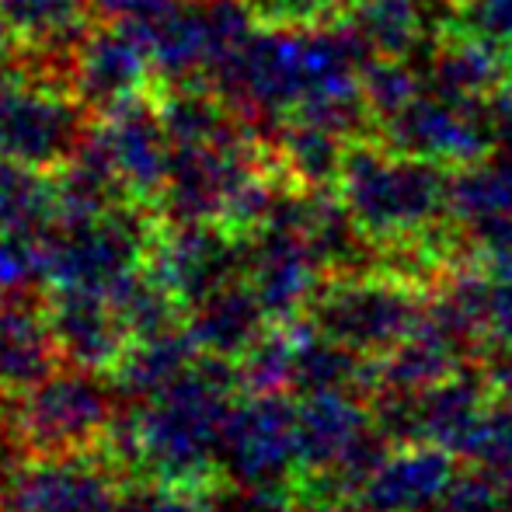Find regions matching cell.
<instances>
[{
    "label": "cell",
    "instance_id": "obj_1",
    "mask_svg": "<svg viewBox=\"0 0 512 512\" xmlns=\"http://www.w3.org/2000/svg\"><path fill=\"white\" fill-rule=\"evenodd\" d=\"M241 398L237 363L199 352V359L161 394L122 401L108 432V460L147 481L213 495L223 485V429Z\"/></svg>",
    "mask_w": 512,
    "mask_h": 512
},
{
    "label": "cell",
    "instance_id": "obj_2",
    "mask_svg": "<svg viewBox=\"0 0 512 512\" xmlns=\"http://www.w3.org/2000/svg\"><path fill=\"white\" fill-rule=\"evenodd\" d=\"M161 227L157 209L143 203L56 216L42 237V283L60 293H95L108 300L150 265Z\"/></svg>",
    "mask_w": 512,
    "mask_h": 512
},
{
    "label": "cell",
    "instance_id": "obj_3",
    "mask_svg": "<svg viewBox=\"0 0 512 512\" xmlns=\"http://www.w3.org/2000/svg\"><path fill=\"white\" fill-rule=\"evenodd\" d=\"M425 307L429 286L377 262L324 279L304 317L331 342L380 359L422 324Z\"/></svg>",
    "mask_w": 512,
    "mask_h": 512
},
{
    "label": "cell",
    "instance_id": "obj_4",
    "mask_svg": "<svg viewBox=\"0 0 512 512\" xmlns=\"http://www.w3.org/2000/svg\"><path fill=\"white\" fill-rule=\"evenodd\" d=\"M119 394L98 370L70 363L21 394H7L4 429L28 457H81L102 453L119 415Z\"/></svg>",
    "mask_w": 512,
    "mask_h": 512
},
{
    "label": "cell",
    "instance_id": "obj_5",
    "mask_svg": "<svg viewBox=\"0 0 512 512\" xmlns=\"http://www.w3.org/2000/svg\"><path fill=\"white\" fill-rule=\"evenodd\" d=\"M91 122L95 115L67 84L39 74L28 60L0 81V161L53 175L77 154Z\"/></svg>",
    "mask_w": 512,
    "mask_h": 512
},
{
    "label": "cell",
    "instance_id": "obj_6",
    "mask_svg": "<svg viewBox=\"0 0 512 512\" xmlns=\"http://www.w3.org/2000/svg\"><path fill=\"white\" fill-rule=\"evenodd\" d=\"M220 471L230 485H293L300 478L297 401L293 394H251L234 405L223 429Z\"/></svg>",
    "mask_w": 512,
    "mask_h": 512
},
{
    "label": "cell",
    "instance_id": "obj_7",
    "mask_svg": "<svg viewBox=\"0 0 512 512\" xmlns=\"http://www.w3.org/2000/svg\"><path fill=\"white\" fill-rule=\"evenodd\" d=\"M60 81L77 95L91 115H105L115 105L157 88L154 56L140 28L119 21H91L74 42L60 70Z\"/></svg>",
    "mask_w": 512,
    "mask_h": 512
},
{
    "label": "cell",
    "instance_id": "obj_8",
    "mask_svg": "<svg viewBox=\"0 0 512 512\" xmlns=\"http://www.w3.org/2000/svg\"><path fill=\"white\" fill-rule=\"evenodd\" d=\"M377 140L398 147L405 154L436 161L457 171L481 161L495 150L492 126H488V102H460L425 88L405 112L377 129Z\"/></svg>",
    "mask_w": 512,
    "mask_h": 512
},
{
    "label": "cell",
    "instance_id": "obj_9",
    "mask_svg": "<svg viewBox=\"0 0 512 512\" xmlns=\"http://www.w3.org/2000/svg\"><path fill=\"white\" fill-rule=\"evenodd\" d=\"M115 464L102 453L28 457L0 481V512H115Z\"/></svg>",
    "mask_w": 512,
    "mask_h": 512
},
{
    "label": "cell",
    "instance_id": "obj_10",
    "mask_svg": "<svg viewBox=\"0 0 512 512\" xmlns=\"http://www.w3.org/2000/svg\"><path fill=\"white\" fill-rule=\"evenodd\" d=\"M150 272L192 310L220 286L248 272V237L220 223H164L150 251Z\"/></svg>",
    "mask_w": 512,
    "mask_h": 512
},
{
    "label": "cell",
    "instance_id": "obj_11",
    "mask_svg": "<svg viewBox=\"0 0 512 512\" xmlns=\"http://www.w3.org/2000/svg\"><path fill=\"white\" fill-rule=\"evenodd\" d=\"M95 136L112 161L126 196L133 203L157 209L164 185H168L171 154H175V140L164 126L157 91L150 88L129 102L115 105L112 112L98 115Z\"/></svg>",
    "mask_w": 512,
    "mask_h": 512
},
{
    "label": "cell",
    "instance_id": "obj_12",
    "mask_svg": "<svg viewBox=\"0 0 512 512\" xmlns=\"http://www.w3.org/2000/svg\"><path fill=\"white\" fill-rule=\"evenodd\" d=\"M450 216L471 258L512 262V157L492 150L453 171Z\"/></svg>",
    "mask_w": 512,
    "mask_h": 512
},
{
    "label": "cell",
    "instance_id": "obj_13",
    "mask_svg": "<svg viewBox=\"0 0 512 512\" xmlns=\"http://www.w3.org/2000/svg\"><path fill=\"white\" fill-rule=\"evenodd\" d=\"M464 460L436 443H394L363 485L352 512H439Z\"/></svg>",
    "mask_w": 512,
    "mask_h": 512
},
{
    "label": "cell",
    "instance_id": "obj_14",
    "mask_svg": "<svg viewBox=\"0 0 512 512\" xmlns=\"http://www.w3.org/2000/svg\"><path fill=\"white\" fill-rule=\"evenodd\" d=\"M46 314L63 359L84 370L112 373L133 345V331L119 310L95 293H46Z\"/></svg>",
    "mask_w": 512,
    "mask_h": 512
},
{
    "label": "cell",
    "instance_id": "obj_15",
    "mask_svg": "<svg viewBox=\"0 0 512 512\" xmlns=\"http://www.w3.org/2000/svg\"><path fill=\"white\" fill-rule=\"evenodd\" d=\"M370 401L345 391H314L297 401V443H300V481L331 474L345 453L373 429Z\"/></svg>",
    "mask_w": 512,
    "mask_h": 512
},
{
    "label": "cell",
    "instance_id": "obj_16",
    "mask_svg": "<svg viewBox=\"0 0 512 512\" xmlns=\"http://www.w3.org/2000/svg\"><path fill=\"white\" fill-rule=\"evenodd\" d=\"M63 352L56 345L46 314V297L0 293V391L21 394L60 366Z\"/></svg>",
    "mask_w": 512,
    "mask_h": 512
},
{
    "label": "cell",
    "instance_id": "obj_17",
    "mask_svg": "<svg viewBox=\"0 0 512 512\" xmlns=\"http://www.w3.org/2000/svg\"><path fill=\"white\" fill-rule=\"evenodd\" d=\"M0 7L28 67L53 81H60L67 53L95 21V0H0Z\"/></svg>",
    "mask_w": 512,
    "mask_h": 512
},
{
    "label": "cell",
    "instance_id": "obj_18",
    "mask_svg": "<svg viewBox=\"0 0 512 512\" xmlns=\"http://www.w3.org/2000/svg\"><path fill=\"white\" fill-rule=\"evenodd\" d=\"M425 88L460 102L485 105L506 84V60L450 28H432L422 60Z\"/></svg>",
    "mask_w": 512,
    "mask_h": 512
},
{
    "label": "cell",
    "instance_id": "obj_19",
    "mask_svg": "<svg viewBox=\"0 0 512 512\" xmlns=\"http://www.w3.org/2000/svg\"><path fill=\"white\" fill-rule=\"evenodd\" d=\"M269 328H272V317L265 314L262 300L251 290L248 276L213 290L189 310V331L196 335L199 349L209 352V356L234 359V363Z\"/></svg>",
    "mask_w": 512,
    "mask_h": 512
},
{
    "label": "cell",
    "instance_id": "obj_20",
    "mask_svg": "<svg viewBox=\"0 0 512 512\" xmlns=\"http://www.w3.org/2000/svg\"><path fill=\"white\" fill-rule=\"evenodd\" d=\"M199 342L189 331V321L168 328L161 335L133 338L122 363L108 373L119 401H147L161 394L168 384H175L185 370L199 359Z\"/></svg>",
    "mask_w": 512,
    "mask_h": 512
},
{
    "label": "cell",
    "instance_id": "obj_21",
    "mask_svg": "<svg viewBox=\"0 0 512 512\" xmlns=\"http://www.w3.org/2000/svg\"><path fill=\"white\" fill-rule=\"evenodd\" d=\"M345 25L373 56L411 60L429 42V0H349Z\"/></svg>",
    "mask_w": 512,
    "mask_h": 512
},
{
    "label": "cell",
    "instance_id": "obj_22",
    "mask_svg": "<svg viewBox=\"0 0 512 512\" xmlns=\"http://www.w3.org/2000/svg\"><path fill=\"white\" fill-rule=\"evenodd\" d=\"M56 220V182L46 171L0 161V234H46Z\"/></svg>",
    "mask_w": 512,
    "mask_h": 512
},
{
    "label": "cell",
    "instance_id": "obj_23",
    "mask_svg": "<svg viewBox=\"0 0 512 512\" xmlns=\"http://www.w3.org/2000/svg\"><path fill=\"white\" fill-rule=\"evenodd\" d=\"M241 394H293L297 380V321L272 324L241 359H237Z\"/></svg>",
    "mask_w": 512,
    "mask_h": 512
},
{
    "label": "cell",
    "instance_id": "obj_24",
    "mask_svg": "<svg viewBox=\"0 0 512 512\" xmlns=\"http://www.w3.org/2000/svg\"><path fill=\"white\" fill-rule=\"evenodd\" d=\"M359 88H363V102L370 108L373 119V136L384 122H391L398 112L415 102L425 91V74L422 63L411 60H384V56H373L363 67V77H359Z\"/></svg>",
    "mask_w": 512,
    "mask_h": 512
},
{
    "label": "cell",
    "instance_id": "obj_25",
    "mask_svg": "<svg viewBox=\"0 0 512 512\" xmlns=\"http://www.w3.org/2000/svg\"><path fill=\"white\" fill-rule=\"evenodd\" d=\"M460 460L471 471L495 481V485L512 488V401L495 398L485 408V415L474 425Z\"/></svg>",
    "mask_w": 512,
    "mask_h": 512
},
{
    "label": "cell",
    "instance_id": "obj_26",
    "mask_svg": "<svg viewBox=\"0 0 512 512\" xmlns=\"http://www.w3.org/2000/svg\"><path fill=\"white\" fill-rule=\"evenodd\" d=\"M432 28L467 35L506 60L512 53V0H443Z\"/></svg>",
    "mask_w": 512,
    "mask_h": 512
},
{
    "label": "cell",
    "instance_id": "obj_27",
    "mask_svg": "<svg viewBox=\"0 0 512 512\" xmlns=\"http://www.w3.org/2000/svg\"><path fill=\"white\" fill-rule=\"evenodd\" d=\"M255 28L265 32H310L342 25L349 0H241Z\"/></svg>",
    "mask_w": 512,
    "mask_h": 512
},
{
    "label": "cell",
    "instance_id": "obj_28",
    "mask_svg": "<svg viewBox=\"0 0 512 512\" xmlns=\"http://www.w3.org/2000/svg\"><path fill=\"white\" fill-rule=\"evenodd\" d=\"M175 4L178 0H95V18L119 21V25L147 32V28L157 25Z\"/></svg>",
    "mask_w": 512,
    "mask_h": 512
},
{
    "label": "cell",
    "instance_id": "obj_29",
    "mask_svg": "<svg viewBox=\"0 0 512 512\" xmlns=\"http://www.w3.org/2000/svg\"><path fill=\"white\" fill-rule=\"evenodd\" d=\"M488 126H492L495 150L512 157V88L509 84H502V88L488 98Z\"/></svg>",
    "mask_w": 512,
    "mask_h": 512
},
{
    "label": "cell",
    "instance_id": "obj_30",
    "mask_svg": "<svg viewBox=\"0 0 512 512\" xmlns=\"http://www.w3.org/2000/svg\"><path fill=\"white\" fill-rule=\"evenodd\" d=\"M14 56H21V49L11 32V21H7L4 7H0V60H14Z\"/></svg>",
    "mask_w": 512,
    "mask_h": 512
},
{
    "label": "cell",
    "instance_id": "obj_31",
    "mask_svg": "<svg viewBox=\"0 0 512 512\" xmlns=\"http://www.w3.org/2000/svg\"><path fill=\"white\" fill-rule=\"evenodd\" d=\"M506 84H509V88H512V53L506 56Z\"/></svg>",
    "mask_w": 512,
    "mask_h": 512
},
{
    "label": "cell",
    "instance_id": "obj_32",
    "mask_svg": "<svg viewBox=\"0 0 512 512\" xmlns=\"http://www.w3.org/2000/svg\"><path fill=\"white\" fill-rule=\"evenodd\" d=\"M506 512H512V488H506Z\"/></svg>",
    "mask_w": 512,
    "mask_h": 512
}]
</instances>
